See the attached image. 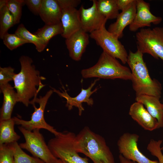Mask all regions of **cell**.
Wrapping results in <instances>:
<instances>
[{
    "mask_svg": "<svg viewBox=\"0 0 163 163\" xmlns=\"http://www.w3.org/2000/svg\"><path fill=\"white\" fill-rule=\"evenodd\" d=\"M162 140H155L151 139L147 146V150L151 154L158 158V163H163V154L161 149Z\"/></svg>",
    "mask_w": 163,
    "mask_h": 163,
    "instance_id": "29",
    "label": "cell"
},
{
    "mask_svg": "<svg viewBox=\"0 0 163 163\" xmlns=\"http://www.w3.org/2000/svg\"><path fill=\"white\" fill-rule=\"evenodd\" d=\"M74 144L78 153L83 154L94 163H115L105 139L88 127H85L75 135Z\"/></svg>",
    "mask_w": 163,
    "mask_h": 163,
    "instance_id": "2",
    "label": "cell"
},
{
    "mask_svg": "<svg viewBox=\"0 0 163 163\" xmlns=\"http://www.w3.org/2000/svg\"><path fill=\"white\" fill-rule=\"evenodd\" d=\"M62 9L57 0H42L39 15L45 24H53L61 22Z\"/></svg>",
    "mask_w": 163,
    "mask_h": 163,
    "instance_id": "18",
    "label": "cell"
},
{
    "mask_svg": "<svg viewBox=\"0 0 163 163\" xmlns=\"http://www.w3.org/2000/svg\"><path fill=\"white\" fill-rule=\"evenodd\" d=\"M24 0H7L6 6L14 18L15 24L19 23L22 15Z\"/></svg>",
    "mask_w": 163,
    "mask_h": 163,
    "instance_id": "27",
    "label": "cell"
},
{
    "mask_svg": "<svg viewBox=\"0 0 163 163\" xmlns=\"http://www.w3.org/2000/svg\"><path fill=\"white\" fill-rule=\"evenodd\" d=\"M136 100L143 104L150 114L157 120L159 128L163 127V104L160 103L159 98L143 94L136 96Z\"/></svg>",
    "mask_w": 163,
    "mask_h": 163,
    "instance_id": "20",
    "label": "cell"
},
{
    "mask_svg": "<svg viewBox=\"0 0 163 163\" xmlns=\"http://www.w3.org/2000/svg\"><path fill=\"white\" fill-rule=\"evenodd\" d=\"M9 83L0 85V91L3 95V101L1 109L0 120L11 118L14 107L18 102L17 93Z\"/></svg>",
    "mask_w": 163,
    "mask_h": 163,
    "instance_id": "19",
    "label": "cell"
},
{
    "mask_svg": "<svg viewBox=\"0 0 163 163\" xmlns=\"http://www.w3.org/2000/svg\"><path fill=\"white\" fill-rule=\"evenodd\" d=\"M129 114L144 129L152 131L160 128L157 120L148 112L142 104L136 102L130 106Z\"/></svg>",
    "mask_w": 163,
    "mask_h": 163,
    "instance_id": "15",
    "label": "cell"
},
{
    "mask_svg": "<svg viewBox=\"0 0 163 163\" xmlns=\"http://www.w3.org/2000/svg\"><path fill=\"white\" fill-rule=\"evenodd\" d=\"M89 36L95 41L103 51L120 59L123 64L127 63L128 54L124 46L119 39L106 29L105 25L90 33Z\"/></svg>",
    "mask_w": 163,
    "mask_h": 163,
    "instance_id": "9",
    "label": "cell"
},
{
    "mask_svg": "<svg viewBox=\"0 0 163 163\" xmlns=\"http://www.w3.org/2000/svg\"><path fill=\"white\" fill-rule=\"evenodd\" d=\"M14 25V18L7 6L0 9V38L2 39L8 30Z\"/></svg>",
    "mask_w": 163,
    "mask_h": 163,
    "instance_id": "26",
    "label": "cell"
},
{
    "mask_svg": "<svg viewBox=\"0 0 163 163\" xmlns=\"http://www.w3.org/2000/svg\"><path fill=\"white\" fill-rule=\"evenodd\" d=\"M99 80V78L95 79L86 89L82 88L80 92L74 97L70 96L67 93V91L64 89V91H62V92L55 88H53V92L56 93L60 97L66 99V106L69 110H72L73 107H76L78 109V114L80 116L84 110V108L82 104L83 103L85 102L88 105L91 106L93 104V100L92 98H90V97L97 91L98 88H96L93 91H91V89L96 82Z\"/></svg>",
    "mask_w": 163,
    "mask_h": 163,
    "instance_id": "13",
    "label": "cell"
},
{
    "mask_svg": "<svg viewBox=\"0 0 163 163\" xmlns=\"http://www.w3.org/2000/svg\"><path fill=\"white\" fill-rule=\"evenodd\" d=\"M136 39L137 50L163 61V27L141 28Z\"/></svg>",
    "mask_w": 163,
    "mask_h": 163,
    "instance_id": "7",
    "label": "cell"
},
{
    "mask_svg": "<svg viewBox=\"0 0 163 163\" xmlns=\"http://www.w3.org/2000/svg\"><path fill=\"white\" fill-rule=\"evenodd\" d=\"M75 135L73 132L64 131L50 139L48 143L53 154L63 163H89L87 157L80 156L74 144Z\"/></svg>",
    "mask_w": 163,
    "mask_h": 163,
    "instance_id": "5",
    "label": "cell"
},
{
    "mask_svg": "<svg viewBox=\"0 0 163 163\" xmlns=\"http://www.w3.org/2000/svg\"><path fill=\"white\" fill-rule=\"evenodd\" d=\"M138 135L125 133L119 138L117 142L119 152L125 158L137 163H158L156 160H150L139 150L138 142Z\"/></svg>",
    "mask_w": 163,
    "mask_h": 163,
    "instance_id": "10",
    "label": "cell"
},
{
    "mask_svg": "<svg viewBox=\"0 0 163 163\" xmlns=\"http://www.w3.org/2000/svg\"><path fill=\"white\" fill-rule=\"evenodd\" d=\"M61 22L63 29L61 35L66 39L81 29L79 11L76 8L62 9Z\"/></svg>",
    "mask_w": 163,
    "mask_h": 163,
    "instance_id": "17",
    "label": "cell"
},
{
    "mask_svg": "<svg viewBox=\"0 0 163 163\" xmlns=\"http://www.w3.org/2000/svg\"><path fill=\"white\" fill-rule=\"evenodd\" d=\"M55 163H63L62 161L60 159H58Z\"/></svg>",
    "mask_w": 163,
    "mask_h": 163,
    "instance_id": "37",
    "label": "cell"
},
{
    "mask_svg": "<svg viewBox=\"0 0 163 163\" xmlns=\"http://www.w3.org/2000/svg\"><path fill=\"white\" fill-rule=\"evenodd\" d=\"M97 10L108 19L117 18L119 14L116 0H96Z\"/></svg>",
    "mask_w": 163,
    "mask_h": 163,
    "instance_id": "23",
    "label": "cell"
},
{
    "mask_svg": "<svg viewBox=\"0 0 163 163\" xmlns=\"http://www.w3.org/2000/svg\"><path fill=\"white\" fill-rule=\"evenodd\" d=\"M53 92L52 90L48 91L45 95L40 96L31 101L30 104L34 108V111L31 115V119L25 120L17 117H13L15 124L21 125L25 129L32 131L35 129H44L53 134L55 136L59 132L48 124L44 119V113L48 101Z\"/></svg>",
    "mask_w": 163,
    "mask_h": 163,
    "instance_id": "8",
    "label": "cell"
},
{
    "mask_svg": "<svg viewBox=\"0 0 163 163\" xmlns=\"http://www.w3.org/2000/svg\"><path fill=\"white\" fill-rule=\"evenodd\" d=\"M8 144L13 151L14 163H45L40 159L25 152L17 142Z\"/></svg>",
    "mask_w": 163,
    "mask_h": 163,
    "instance_id": "25",
    "label": "cell"
},
{
    "mask_svg": "<svg viewBox=\"0 0 163 163\" xmlns=\"http://www.w3.org/2000/svg\"><path fill=\"white\" fill-rule=\"evenodd\" d=\"M18 128L25 139V142L19 144L22 149L30 152L34 157L38 158L45 163H55L58 158L55 157L46 144L39 129L32 131L21 126Z\"/></svg>",
    "mask_w": 163,
    "mask_h": 163,
    "instance_id": "6",
    "label": "cell"
},
{
    "mask_svg": "<svg viewBox=\"0 0 163 163\" xmlns=\"http://www.w3.org/2000/svg\"><path fill=\"white\" fill-rule=\"evenodd\" d=\"M61 9L67 8H76L81 2L80 0H57Z\"/></svg>",
    "mask_w": 163,
    "mask_h": 163,
    "instance_id": "33",
    "label": "cell"
},
{
    "mask_svg": "<svg viewBox=\"0 0 163 163\" xmlns=\"http://www.w3.org/2000/svg\"><path fill=\"white\" fill-rule=\"evenodd\" d=\"M7 0H0V9L6 6Z\"/></svg>",
    "mask_w": 163,
    "mask_h": 163,
    "instance_id": "36",
    "label": "cell"
},
{
    "mask_svg": "<svg viewBox=\"0 0 163 163\" xmlns=\"http://www.w3.org/2000/svg\"><path fill=\"white\" fill-rule=\"evenodd\" d=\"M162 18L153 14L150 11L149 3L143 0H136V11L134 18L129 25V30L135 32L140 28L150 27L152 23L154 24H160Z\"/></svg>",
    "mask_w": 163,
    "mask_h": 163,
    "instance_id": "12",
    "label": "cell"
},
{
    "mask_svg": "<svg viewBox=\"0 0 163 163\" xmlns=\"http://www.w3.org/2000/svg\"><path fill=\"white\" fill-rule=\"evenodd\" d=\"M84 78H97L105 79H120L131 80L130 70L121 65L117 59L103 51L97 62L94 66L81 72Z\"/></svg>",
    "mask_w": 163,
    "mask_h": 163,
    "instance_id": "4",
    "label": "cell"
},
{
    "mask_svg": "<svg viewBox=\"0 0 163 163\" xmlns=\"http://www.w3.org/2000/svg\"><path fill=\"white\" fill-rule=\"evenodd\" d=\"M63 32V29L61 22L53 24H45L33 33L42 39L47 45L50 40L54 36Z\"/></svg>",
    "mask_w": 163,
    "mask_h": 163,
    "instance_id": "24",
    "label": "cell"
},
{
    "mask_svg": "<svg viewBox=\"0 0 163 163\" xmlns=\"http://www.w3.org/2000/svg\"><path fill=\"white\" fill-rule=\"evenodd\" d=\"M134 0H116L117 4L119 10L122 11L126 9Z\"/></svg>",
    "mask_w": 163,
    "mask_h": 163,
    "instance_id": "34",
    "label": "cell"
},
{
    "mask_svg": "<svg viewBox=\"0 0 163 163\" xmlns=\"http://www.w3.org/2000/svg\"><path fill=\"white\" fill-rule=\"evenodd\" d=\"M119 163H137L125 158L120 154L119 155Z\"/></svg>",
    "mask_w": 163,
    "mask_h": 163,
    "instance_id": "35",
    "label": "cell"
},
{
    "mask_svg": "<svg viewBox=\"0 0 163 163\" xmlns=\"http://www.w3.org/2000/svg\"><path fill=\"white\" fill-rule=\"evenodd\" d=\"M14 33L29 43L33 44L39 52L43 51L47 45L42 39L29 32L22 23L19 25Z\"/></svg>",
    "mask_w": 163,
    "mask_h": 163,
    "instance_id": "22",
    "label": "cell"
},
{
    "mask_svg": "<svg viewBox=\"0 0 163 163\" xmlns=\"http://www.w3.org/2000/svg\"><path fill=\"white\" fill-rule=\"evenodd\" d=\"M14 70L10 66L0 67V85L8 84L9 82L13 81L15 74Z\"/></svg>",
    "mask_w": 163,
    "mask_h": 163,
    "instance_id": "31",
    "label": "cell"
},
{
    "mask_svg": "<svg viewBox=\"0 0 163 163\" xmlns=\"http://www.w3.org/2000/svg\"><path fill=\"white\" fill-rule=\"evenodd\" d=\"M14 124L13 117L0 120V145L16 142L20 138L14 131Z\"/></svg>",
    "mask_w": 163,
    "mask_h": 163,
    "instance_id": "21",
    "label": "cell"
},
{
    "mask_svg": "<svg viewBox=\"0 0 163 163\" xmlns=\"http://www.w3.org/2000/svg\"></svg>",
    "mask_w": 163,
    "mask_h": 163,
    "instance_id": "39",
    "label": "cell"
},
{
    "mask_svg": "<svg viewBox=\"0 0 163 163\" xmlns=\"http://www.w3.org/2000/svg\"><path fill=\"white\" fill-rule=\"evenodd\" d=\"M25 5L35 15H38L41 7L42 0H24Z\"/></svg>",
    "mask_w": 163,
    "mask_h": 163,
    "instance_id": "32",
    "label": "cell"
},
{
    "mask_svg": "<svg viewBox=\"0 0 163 163\" xmlns=\"http://www.w3.org/2000/svg\"><path fill=\"white\" fill-rule=\"evenodd\" d=\"M136 11V0H134L126 9L119 13L116 21L109 25L108 31L118 39L122 38L124 29L132 23Z\"/></svg>",
    "mask_w": 163,
    "mask_h": 163,
    "instance_id": "16",
    "label": "cell"
},
{
    "mask_svg": "<svg viewBox=\"0 0 163 163\" xmlns=\"http://www.w3.org/2000/svg\"><path fill=\"white\" fill-rule=\"evenodd\" d=\"M91 6L85 8L82 5L79 10L81 29L90 33L105 25L107 19L97 9L96 0H92Z\"/></svg>",
    "mask_w": 163,
    "mask_h": 163,
    "instance_id": "11",
    "label": "cell"
},
{
    "mask_svg": "<svg viewBox=\"0 0 163 163\" xmlns=\"http://www.w3.org/2000/svg\"><path fill=\"white\" fill-rule=\"evenodd\" d=\"M3 43L11 50L29 42L21 38L15 33L14 34L6 33L2 39Z\"/></svg>",
    "mask_w": 163,
    "mask_h": 163,
    "instance_id": "28",
    "label": "cell"
},
{
    "mask_svg": "<svg viewBox=\"0 0 163 163\" xmlns=\"http://www.w3.org/2000/svg\"><path fill=\"white\" fill-rule=\"evenodd\" d=\"M143 56V54L137 50L135 53L129 50L127 63L132 74L133 88L136 96L145 94L160 99L161 94V84L157 80L151 78Z\"/></svg>",
    "mask_w": 163,
    "mask_h": 163,
    "instance_id": "3",
    "label": "cell"
},
{
    "mask_svg": "<svg viewBox=\"0 0 163 163\" xmlns=\"http://www.w3.org/2000/svg\"><path fill=\"white\" fill-rule=\"evenodd\" d=\"M89 35L82 29L66 39L65 43L70 58L75 61L81 60L88 44Z\"/></svg>",
    "mask_w": 163,
    "mask_h": 163,
    "instance_id": "14",
    "label": "cell"
},
{
    "mask_svg": "<svg viewBox=\"0 0 163 163\" xmlns=\"http://www.w3.org/2000/svg\"><path fill=\"white\" fill-rule=\"evenodd\" d=\"M19 60L21 69L20 72L14 76V88L16 90L18 102L28 107L30 104V99L36 98L40 91L37 87L43 88L45 86L41 81L45 78L40 75V72L32 64L33 61L31 58L23 55Z\"/></svg>",
    "mask_w": 163,
    "mask_h": 163,
    "instance_id": "1",
    "label": "cell"
},
{
    "mask_svg": "<svg viewBox=\"0 0 163 163\" xmlns=\"http://www.w3.org/2000/svg\"><path fill=\"white\" fill-rule=\"evenodd\" d=\"M161 151H163V146L161 147Z\"/></svg>",
    "mask_w": 163,
    "mask_h": 163,
    "instance_id": "38",
    "label": "cell"
},
{
    "mask_svg": "<svg viewBox=\"0 0 163 163\" xmlns=\"http://www.w3.org/2000/svg\"><path fill=\"white\" fill-rule=\"evenodd\" d=\"M0 163H14L13 152L8 144L0 145Z\"/></svg>",
    "mask_w": 163,
    "mask_h": 163,
    "instance_id": "30",
    "label": "cell"
}]
</instances>
